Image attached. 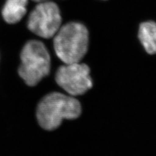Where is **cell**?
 Here are the masks:
<instances>
[{
	"mask_svg": "<svg viewBox=\"0 0 156 156\" xmlns=\"http://www.w3.org/2000/svg\"><path fill=\"white\" fill-rule=\"evenodd\" d=\"M80 102L71 95L58 92L45 96L38 105L37 118L40 126L46 130L58 128L64 119L73 120L81 114Z\"/></svg>",
	"mask_w": 156,
	"mask_h": 156,
	"instance_id": "6da1fadb",
	"label": "cell"
},
{
	"mask_svg": "<svg viewBox=\"0 0 156 156\" xmlns=\"http://www.w3.org/2000/svg\"><path fill=\"white\" fill-rule=\"evenodd\" d=\"M89 41V32L85 26L80 23H68L54 36V49L65 64L79 62L87 52Z\"/></svg>",
	"mask_w": 156,
	"mask_h": 156,
	"instance_id": "7a4b0ae2",
	"label": "cell"
},
{
	"mask_svg": "<svg viewBox=\"0 0 156 156\" xmlns=\"http://www.w3.org/2000/svg\"><path fill=\"white\" fill-rule=\"evenodd\" d=\"M20 60L18 73L29 86L37 85L50 73V55L44 44L39 41L30 40L25 44Z\"/></svg>",
	"mask_w": 156,
	"mask_h": 156,
	"instance_id": "3957f363",
	"label": "cell"
},
{
	"mask_svg": "<svg viewBox=\"0 0 156 156\" xmlns=\"http://www.w3.org/2000/svg\"><path fill=\"white\" fill-rule=\"evenodd\" d=\"M60 11L56 3L46 1L39 2L30 13L27 27L30 31L45 39L56 35L61 27Z\"/></svg>",
	"mask_w": 156,
	"mask_h": 156,
	"instance_id": "277c9868",
	"label": "cell"
},
{
	"mask_svg": "<svg viewBox=\"0 0 156 156\" xmlns=\"http://www.w3.org/2000/svg\"><path fill=\"white\" fill-rule=\"evenodd\" d=\"M90 68L85 64H65L57 69L56 83L69 95L83 94L93 86Z\"/></svg>",
	"mask_w": 156,
	"mask_h": 156,
	"instance_id": "5b68a950",
	"label": "cell"
},
{
	"mask_svg": "<svg viewBox=\"0 0 156 156\" xmlns=\"http://www.w3.org/2000/svg\"><path fill=\"white\" fill-rule=\"evenodd\" d=\"M28 0H6L2 11L6 22L15 24L21 20L27 12Z\"/></svg>",
	"mask_w": 156,
	"mask_h": 156,
	"instance_id": "8992f818",
	"label": "cell"
},
{
	"mask_svg": "<svg viewBox=\"0 0 156 156\" xmlns=\"http://www.w3.org/2000/svg\"><path fill=\"white\" fill-rule=\"evenodd\" d=\"M138 36L148 54H156V22L147 21L142 23L140 25Z\"/></svg>",
	"mask_w": 156,
	"mask_h": 156,
	"instance_id": "52a82bcc",
	"label": "cell"
},
{
	"mask_svg": "<svg viewBox=\"0 0 156 156\" xmlns=\"http://www.w3.org/2000/svg\"><path fill=\"white\" fill-rule=\"evenodd\" d=\"M33 1L35 2H44V1H48V0H32Z\"/></svg>",
	"mask_w": 156,
	"mask_h": 156,
	"instance_id": "ba28073f",
	"label": "cell"
}]
</instances>
